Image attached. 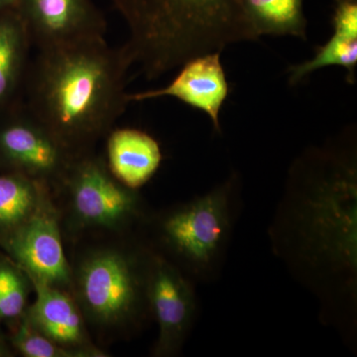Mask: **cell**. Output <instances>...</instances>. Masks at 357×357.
Returning a JSON list of instances; mask_svg holds the SVG:
<instances>
[{"label":"cell","instance_id":"1","mask_svg":"<svg viewBox=\"0 0 357 357\" xmlns=\"http://www.w3.org/2000/svg\"><path fill=\"white\" fill-rule=\"evenodd\" d=\"M130 63L105 38L38 51L28 76L29 109L70 151H91L128 105Z\"/></svg>","mask_w":357,"mask_h":357},{"label":"cell","instance_id":"2","mask_svg":"<svg viewBox=\"0 0 357 357\" xmlns=\"http://www.w3.org/2000/svg\"><path fill=\"white\" fill-rule=\"evenodd\" d=\"M129 30L121 50L148 79L192 58L259 37L243 0H110Z\"/></svg>","mask_w":357,"mask_h":357},{"label":"cell","instance_id":"3","mask_svg":"<svg viewBox=\"0 0 357 357\" xmlns=\"http://www.w3.org/2000/svg\"><path fill=\"white\" fill-rule=\"evenodd\" d=\"M354 157L316 150L300 159L293 177L302 185L298 234L314 266L356 274V167Z\"/></svg>","mask_w":357,"mask_h":357},{"label":"cell","instance_id":"4","mask_svg":"<svg viewBox=\"0 0 357 357\" xmlns=\"http://www.w3.org/2000/svg\"><path fill=\"white\" fill-rule=\"evenodd\" d=\"M151 249L100 245L89 249L72 266L70 292L86 323L102 332H128L150 314L147 298Z\"/></svg>","mask_w":357,"mask_h":357},{"label":"cell","instance_id":"5","mask_svg":"<svg viewBox=\"0 0 357 357\" xmlns=\"http://www.w3.org/2000/svg\"><path fill=\"white\" fill-rule=\"evenodd\" d=\"M237 178L232 176L203 196L173 206L154 218L159 255L192 281L211 282L220 272L234 222Z\"/></svg>","mask_w":357,"mask_h":357},{"label":"cell","instance_id":"6","mask_svg":"<svg viewBox=\"0 0 357 357\" xmlns=\"http://www.w3.org/2000/svg\"><path fill=\"white\" fill-rule=\"evenodd\" d=\"M57 190L67 198L72 229L121 232L145 218L137 190L119 182L91 151L75 157Z\"/></svg>","mask_w":357,"mask_h":357},{"label":"cell","instance_id":"7","mask_svg":"<svg viewBox=\"0 0 357 357\" xmlns=\"http://www.w3.org/2000/svg\"><path fill=\"white\" fill-rule=\"evenodd\" d=\"M60 222V211L49 192L34 213L0 243L31 280L70 291L72 267L63 248Z\"/></svg>","mask_w":357,"mask_h":357},{"label":"cell","instance_id":"8","mask_svg":"<svg viewBox=\"0 0 357 357\" xmlns=\"http://www.w3.org/2000/svg\"><path fill=\"white\" fill-rule=\"evenodd\" d=\"M77 154L24 109L0 126V158L13 170L57 190Z\"/></svg>","mask_w":357,"mask_h":357},{"label":"cell","instance_id":"9","mask_svg":"<svg viewBox=\"0 0 357 357\" xmlns=\"http://www.w3.org/2000/svg\"><path fill=\"white\" fill-rule=\"evenodd\" d=\"M194 283L180 268L151 249L147 298L159 330L155 356H176L187 340L198 309Z\"/></svg>","mask_w":357,"mask_h":357},{"label":"cell","instance_id":"10","mask_svg":"<svg viewBox=\"0 0 357 357\" xmlns=\"http://www.w3.org/2000/svg\"><path fill=\"white\" fill-rule=\"evenodd\" d=\"M15 8L38 51L105 38L107 32L93 0H18Z\"/></svg>","mask_w":357,"mask_h":357},{"label":"cell","instance_id":"11","mask_svg":"<svg viewBox=\"0 0 357 357\" xmlns=\"http://www.w3.org/2000/svg\"><path fill=\"white\" fill-rule=\"evenodd\" d=\"M36 300L24 312L30 325L40 333L82 357H105L88 332L83 312L70 291L31 280Z\"/></svg>","mask_w":357,"mask_h":357},{"label":"cell","instance_id":"12","mask_svg":"<svg viewBox=\"0 0 357 357\" xmlns=\"http://www.w3.org/2000/svg\"><path fill=\"white\" fill-rule=\"evenodd\" d=\"M229 95L220 52H211L192 58L181 66L180 72L168 86L153 91L128 93V102H143L153 98H177L185 105L204 112L213 128L220 132V114Z\"/></svg>","mask_w":357,"mask_h":357},{"label":"cell","instance_id":"13","mask_svg":"<svg viewBox=\"0 0 357 357\" xmlns=\"http://www.w3.org/2000/svg\"><path fill=\"white\" fill-rule=\"evenodd\" d=\"M107 154L110 172L132 190L146 184L162 162L159 143L135 128L112 129L107 134Z\"/></svg>","mask_w":357,"mask_h":357},{"label":"cell","instance_id":"14","mask_svg":"<svg viewBox=\"0 0 357 357\" xmlns=\"http://www.w3.org/2000/svg\"><path fill=\"white\" fill-rule=\"evenodd\" d=\"M333 34L311 60L289 67V83L299 84L314 70L340 66L347 70V81L356 82L357 68V1L337 0L333 16Z\"/></svg>","mask_w":357,"mask_h":357},{"label":"cell","instance_id":"15","mask_svg":"<svg viewBox=\"0 0 357 357\" xmlns=\"http://www.w3.org/2000/svg\"><path fill=\"white\" fill-rule=\"evenodd\" d=\"M31 39L16 8L0 13V109L26 75Z\"/></svg>","mask_w":357,"mask_h":357},{"label":"cell","instance_id":"16","mask_svg":"<svg viewBox=\"0 0 357 357\" xmlns=\"http://www.w3.org/2000/svg\"><path fill=\"white\" fill-rule=\"evenodd\" d=\"M49 192V185L20 174L0 176V238L20 227Z\"/></svg>","mask_w":357,"mask_h":357},{"label":"cell","instance_id":"17","mask_svg":"<svg viewBox=\"0 0 357 357\" xmlns=\"http://www.w3.org/2000/svg\"><path fill=\"white\" fill-rule=\"evenodd\" d=\"M243 3L258 37L287 35L307 39L303 0H243Z\"/></svg>","mask_w":357,"mask_h":357},{"label":"cell","instance_id":"18","mask_svg":"<svg viewBox=\"0 0 357 357\" xmlns=\"http://www.w3.org/2000/svg\"><path fill=\"white\" fill-rule=\"evenodd\" d=\"M31 279L13 260L0 258V319H17L27 309Z\"/></svg>","mask_w":357,"mask_h":357},{"label":"cell","instance_id":"19","mask_svg":"<svg viewBox=\"0 0 357 357\" xmlns=\"http://www.w3.org/2000/svg\"><path fill=\"white\" fill-rule=\"evenodd\" d=\"M17 325L10 342L20 354L25 357H82L76 351L65 349L35 330L24 314L16 319Z\"/></svg>","mask_w":357,"mask_h":357},{"label":"cell","instance_id":"20","mask_svg":"<svg viewBox=\"0 0 357 357\" xmlns=\"http://www.w3.org/2000/svg\"><path fill=\"white\" fill-rule=\"evenodd\" d=\"M18 0H0V13L15 8Z\"/></svg>","mask_w":357,"mask_h":357},{"label":"cell","instance_id":"21","mask_svg":"<svg viewBox=\"0 0 357 357\" xmlns=\"http://www.w3.org/2000/svg\"><path fill=\"white\" fill-rule=\"evenodd\" d=\"M3 354V351H2L1 349H0V354Z\"/></svg>","mask_w":357,"mask_h":357}]
</instances>
